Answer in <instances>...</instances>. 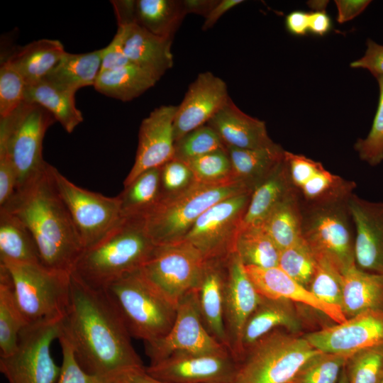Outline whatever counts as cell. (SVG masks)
<instances>
[{
	"label": "cell",
	"instance_id": "11",
	"mask_svg": "<svg viewBox=\"0 0 383 383\" xmlns=\"http://www.w3.org/2000/svg\"><path fill=\"white\" fill-rule=\"evenodd\" d=\"M50 172L84 249L97 243L122 219L118 196H106L82 188L52 165Z\"/></svg>",
	"mask_w": 383,
	"mask_h": 383
},
{
	"label": "cell",
	"instance_id": "12",
	"mask_svg": "<svg viewBox=\"0 0 383 383\" xmlns=\"http://www.w3.org/2000/svg\"><path fill=\"white\" fill-rule=\"evenodd\" d=\"M252 192L236 194L210 207L182 240L194 246L206 261L226 260L235 253Z\"/></svg>",
	"mask_w": 383,
	"mask_h": 383
},
{
	"label": "cell",
	"instance_id": "21",
	"mask_svg": "<svg viewBox=\"0 0 383 383\" xmlns=\"http://www.w3.org/2000/svg\"><path fill=\"white\" fill-rule=\"evenodd\" d=\"M313 310L285 299L262 296L243 332L242 356L248 348L274 329L283 328L296 335L306 334V329L317 324L316 316L310 313Z\"/></svg>",
	"mask_w": 383,
	"mask_h": 383
},
{
	"label": "cell",
	"instance_id": "24",
	"mask_svg": "<svg viewBox=\"0 0 383 383\" xmlns=\"http://www.w3.org/2000/svg\"><path fill=\"white\" fill-rule=\"evenodd\" d=\"M226 147L257 149L273 145L263 121L252 117L240 110L232 101L208 122Z\"/></svg>",
	"mask_w": 383,
	"mask_h": 383
},
{
	"label": "cell",
	"instance_id": "55",
	"mask_svg": "<svg viewBox=\"0 0 383 383\" xmlns=\"http://www.w3.org/2000/svg\"><path fill=\"white\" fill-rule=\"evenodd\" d=\"M309 13L295 11L289 13L285 19L288 31L296 35H304L309 31Z\"/></svg>",
	"mask_w": 383,
	"mask_h": 383
},
{
	"label": "cell",
	"instance_id": "5",
	"mask_svg": "<svg viewBox=\"0 0 383 383\" xmlns=\"http://www.w3.org/2000/svg\"><path fill=\"white\" fill-rule=\"evenodd\" d=\"M118 309L131 337L150 343L171 329L177 306L144 275L141 269L130 272L104 289Z\"/></svg>",
	"mask_w": 383,
	"mask_h": 383
},
{
	"label": "cell",
	"instance_id": "46",
	"mask_svg": "<svg viewBox=\"0 0 383 383\" xmlns=\"http://www.w3.org/2000/svg\"><path fill=\"white\" fill-rule=\"evenodd\" d=\"M377 80L379 96L372 126L367 136L358 139L354 146L360 159L372 166L383 161V76Z\"/></svg>",
	"mask_w": 383,
	"mask_h": 383
},
{
	"label": "cell",
	"instance_id": "59",
	"mask_svg": "<svg viewBox=\"0 0 383 383\" xmlns=\"http://www.w3.org/2000/svg\"><path fill=\"white\" fill-rule=\"evenodd\" d=\"M310 7H313L317 11H324L328 1H311V3H308Z\"/></svg>",
	"mask_w": 383,
	"mask_h": 383
},
{
	"label": "cell",
	"instance_id": "29",
	"mask_svg": "<svg viewBox=\"0 0 383 383\" xmlns=\"http://www.w3.org/2000/svg\"><path fill=\"white\" fill-rule=\"evenodd\" d=\"M65 52L60 41L40 39L16 49L5 60L21 74L28 85L43 79Z\"/></svg>",
	"mask_w": 383,
	"mask_h": 383
},
{
	"label": "cell",
	"instance_id": "18",
	"mask_svg": "<svg viewBox=\"0 0 383 383\" xmlns=\"http://www.w3.org/2000/svg\"><path fill=\"white\" fill-rule=\"evenodd\" d=\"M177 106L162 105L140 126L134 164L123 182L126 187L143 172L161 167L174 155V121Z\"/></svg>",
	"mask_w": 383,
	"mask_h": 383
},
{
	"label": "cell",
	"instance_id": "13",
	"mask_svg": "<svg viewBox=\"0 0 383 383\" xmlns=\"http://www.w3.org/2000/svg\"><path fill=\"white\" fill-rule=\"evenodd\" d=\"M206 262L199 250L181 240L157 245L141 271L177 307L182 297L199 285Z\"/></svg>",
	"mask_w": 383,
	"mask_h": 383
},
{
	"label": "cell",
	"instance_id": "10",
	"mask_svg": "<svg viewBox=\"0 0 383 383\" xmlns=\"http://www.w3.org/2000/svg\"><path fill=\"white\" fill-rule=\"evenodd\" d=\"M61 320L28 325L15 351L0 356V371L9 383H57L61 366L54 361L50 348L60 336Z\"/></svg>",
	"mask_w": 383,
	"mask_h": 383
},
{
	"label": "cell",
	"instance_id": "36",
	"mask_svg": "<svg viewBox=\"0 0 383 383\" xmlns=\"http://www.w3.org/2000/svg\"><path fill=\"white\" fill-rule=\"evenodd\" d=\"M302 210L294 189L270 212L261 224L280 250L302 237Z\"/></svg>",
	"mask_w": 383,
	"mask_h": 383
},
{
	"label": "cell",
	"instance_id": "58",
	"mask_svg": "<svg viewBox=\"0 0 383 383\" xmlns=\"http://www.w3.org/2000/svg\"><path fill=\"white\" fill-rule=\"evenodd\" d=\"M218 1V0H183L182 4L187 15L193 13L205 18Z\"/></svg>",
	"mask_w": 383,
	"mask_h": 383
},
{
	"label": "cell",
	"instance_id": "51",
	"mask_svg": "<svg viewBox=\"0 0 383 383\" xmlns=\"http://www.w3.org/2000/svg\"><path fill=\"white\" fill-rule=\"evenodd\" d=\"M367 50L362 57L353 62V68H363L370 72L376 78L383 76V45L367 39Z\"/></svg>",
	"mask_w": 383,
	"mask_h": 383
},
{
	"label": "cell",
	"instance_id": "33",
	"mask_svg": "<svg viewBox=\"0 0 383 383\" xmlns=\"http://www.w3.org/2000/svg\"><path fill=\"white\" fill-rule=\"evenodd\" d=\"M74 95L42 79L26 86L24 101L43 107L71 133L83 121V116L75 104Z\"/></svg>",
	"mask_w": 383,
	"mask_h": 383
},
{
	"label": "cell",
	"instance_id": "54",
	"mask_svg": "<svg viewBox=\"0 0 383 383\" xmlns=\"http://www.w3.org/2000/svg\"><path fill=\"white\" fill-rule=\"evenodd\" d=\"M118 26H125L135 23V1L115 0L111 1Z\"/></svg>",
	"mask_w": 383,
	"mask_h": 383
},
{
	"label": "cell",
	"instance_id": "44",
	"mask_svg": "<svg viewBox=\"0 0 383 383\" xmlns=\"http://www.w3.org/2000/svg\"><path fill=\"white\" fill-rule=\"evenodd\" d=\"M226 149V146L217 133L206 124L190 131L174 143V158L184 162Z\"/></svg>",
	"mask_w": 383,
	"mask_h": 383
},
{
	"label": "cell",
	"instance_id": "50",
	"mask_svg": "<svg viewBox=\"0 0 383 383\" xmlns=\"http://www.w3.org/2000/svg\"><path fill=\"white\" fill-rule=\"evenodd\" d=\"M131 63L124 52L123 30L118 27L111 43L102 48L101 72L116 70Z\"/></svg>",
	"mask_w": 383,
	"mask_h": 383
},
{
	"label": "cell",
	"instance_id": "23",
	"mask_svg": "<svg viewBox=\"0 0 383 383\" xmlns=\"http://www.w3.org/2000/svg\"><path fill=\"white\" fill-rule=\"evenodd\" d=\"M245 267L250 279L261 296L285 299L310 307L324 314L335 323L346 321L340 309L320 301L309 289L296 282L279 267Z\"/></svg>",
	"mask_w": 383,
	"mask_h": 383
},
{
	"label": "cell",
	"instance_id": "40",
	"mask_svg": "<svg viewBox=\"0 0 383 383\" xmlns=\"http://www.w3.org/2000/svg\"><path fill=\"white\" fill-rule=\"evenodd\" d=\"M316 266V255L303 237L280 252L278 267L307 289Z\"/></svg>",
	"mask_w": 383,
	"mask_h": 383
},
{
	"label": "cell",
	"instance_id": "9",
	"mask_svg": "<svg viewBox=\"0 0 383 383\" xmlns=\"http://www.w3.org/2000/svg\"><path fill=\"white\" fill-rule=\"evenodd\" d=\"M348 200L319 204L301 203L302 237L316 257H322L343 274L355 266V238Z\"/></svg>",
	"mask_w": 383,
	"mask_h": 383
},
{
	"label": "cell",
	"instance_id": "41",
	"mask_svg": "<svg viewBox=\"0 0 383 383\" xmlns=\"http://www.w3.org/2000/svg\"><path fill=\"white\" fill-rule=\"evenodd\" d=\"M348 357L320 352L299 369L291 383H338Z\"/></svg>",
	"mask_w": 383,
	"mask_h": 383
},
{
	"label": "cell",
	"instance_id": "2",
	"mask_svg": "<svg viewBox=\"0 0 383 383\" xmlns=\"http://www.w3.org/2000/svg\"><path fill=\"white\" fill-rule=\"evenodd\" d=\"M50 165L16 190L0 209L16 216L28 228L46 267L72 272L84 246L50 172Z\"/></svg>",
	"mask_w": 383,
	"mask_h": 383
},
{
	"label": "cell",
	"instance_id": "26",
	"mask_svg": "<svg viewBox=\"0 0 383 383\" xmlns=\"http://www.w3.org/2000/svg\"><path fill=\"white\" fill-rule=\"evenodd\" d=\"M123 30V49L128 60L159 79L174 64L172 40L155 35L136 23L118 26Z\"/></svg>",
	"mask_w": 383,
	"mask_h": 383
},
{
	"label": "cell",
	"instance_id": "52",
	"mask_svg": "<svg viewBox=\"0 0 383 383\" xmlns=\"http://www.w3.org/2000/svg\"><path fill=\"white\" fill-rule=\"evenodd\" d=\"M105 379L107 383H167L148 373L145 366L124 370Z\"/></svg>",
	"mask_w": 383,
	"mask_h": 383
},
{
	"label": "cell",
	"instance_id": "1",
	"mask_svg": "<svg viewBox=\"0 0 383 383\" xmlns=\"http://www.w3.org/2000/svg\"><path fill=\"white\" fill-rule=\"evenodd\" d=\"M87 373L104 379L143 367L123 318L105 290L93 288L71 272L61 334Z\"/></svg>",
	"mask_w": 383,
	"mask_h": 383
},
{
	"label": "cell",
	"instance_id": "49",
	"mask_svg": "<svg viewBox=\"0 0 383 383\" xmlns=\"http://www.w3.org/2000/svg\"><path fill=\"white\" fill-rule=\"evenodd\" d=\"M62 362L57 383H107L105 379L85 372L77 362L72 348L62 336L58 338Z\"/></svg>",
	"mask_w": 383,
	"mask_h": 383
},
{
	"label": "cell",
	"instance_id": "17",
	"mask_svg": "<svg viewBox=\"0 0 383 383\" xmlns=\"http://www.w3.org/2000/svg\"><path fill=\"white\" fill-rule=\"evenodd\" d=\"M303 335L321 352L350 356L358 350L383 345V312L362 313Z\"/></svg>",
	"mask_w": 383,
	"mask_h": 383
},
{
	"label": "cell",
	"instance_id": "61",
	"mask_svg": "<svg viewBox=\"0 0 383 383\" xmlns=\"http://www.w3.org/2000/svg\"><path fill=\"white\" fill-rule=\"evenodd\" d=\"M379 383H383V379H382V380Z\"/></svg>",
	"mask_w": 383,
	"mask_h": 383
},
{
	"label": "cell",
	"instance_id": "43",
	"mask_svg": "<svg viewBox=\"0 0 383 383\" xmlns=\"http://www.w3.org/2000/svg\"><path fill=\"white\" fill-rule=\"evenodd\" d=\"M344 369L349 383H379L383 379V345L354 353Z\"/></svg>",
	"mask_w": 383,
	"mask_h": 383
},
{
	"label": "cell",
	"instance_id": "30",
	"mask_svg": "<svg viewBox=\"0 0 383 383\" xmlns=\"http://www.w3.org/2000/svg\"><path fill=\"white\" fill-rule=\"evenodd\" d=\"M102 49L86 53L65 52L60 62L43 79L72 94L94 86L101 72Z\"/></svg>",
	"mask_w": 383,
	"mask_h": 383
},
{
	"label": "cell",
	"instance_id": "6",
	"mask_svg": "<svg viewBox=\"0 0 383 383\" xmlns=\"http://www.w3.org/2000/svg\"><path fill=\"white\" fill-rule=\"evenodd\" d=\"M320 352L303 335L274 329L244 351L232 383H291Z\"/></svg>",
	"mask_w": 383,
	"mask_h": 383
},
{
	"label": "cell",
	"instance_id": "56",
	"mask_svg": "<svg viewBox=\"0 0 383 383\" xmlns=\"http://www.w3.org/2000/svg\"><path fill=\"white\" fill-rule=\"evenodd\" d=\"M243 2V0H218L205 17L201 29L206 30L211 28L224 13Z\"/></svg>",
	"mask_w": 383,
	"mask_h": 383
},
{
	"label": "cell",
	"instance_id": "27",
	"mask_svg": "<svg viewBox=\"0 0 383 383\" xmlns=\"http://www.w3.org/2000/svg\"><path fill=\"white\" fill-rule=\"evenodd\" d=\"M341 310L346 319L368 311L383 312V274L356 265L345 272Z\"/></svg>",
	"mask_w": 383,
	"mask_h": 383
},
{
	"label": "cell",
	"instance_id": "28",
	"mask_svg": "<svg viewBox=\"0 0 383 383\" xmlns=\"http://www.w3.org/2000/svg\"><path fill=\"white\" fill-rule=\"evenodd\" d=\"M232 177L251 191L283 162L285 152L279 145L257 149L226 147Z\"/></svg>",
	"mask_w": 383,
	"mask_h": 383
},
{
	"label": "cell",
	"instance_id": "60",
	"mask_svg": "<svg viewBox=\"0 0 383 383\" xmlns=\"http://www.w3.org/2000/svg\"><path fill=\"white\" fill-rule=\"evenodd\" d=\"M338 383H349V381L348 379V377H347V375H346V373H345V370L344 368H343V370L342 371L340 379H339Z\"/></svg>",
	"mask_w": 383,
	"mask_h": 383
},
{
	"label": "cell",
	"instance_id": "48",
	"mask_svg": "<svg viewBox=\"0 0 383 383\" xmlns=\"http://www.w3.org/2000/svg\"><path fill=\"white\" fill-rule=\"evenodd\" d=\"M196 181L184 162L173 158L160 167L161 195L180 192Z\"/></svg>",
	"mask_w": 383,
	"mask_h": 383
},
{
	"label": "cell",
	"instance_id": "8",
	"mask_svg": "<svg viewBox=\"0 0 383 383\" xmlns=\"http://www.w3.org/2000/svg\"><path fill=\"white\" fill-rule=\"evenodd\" d=\"M0 264L9 273L16 301L28 324L62 318L69 302L71 272L42 263Z\"/></svg>",
	"mask_w": 383,
	"mask_h": 383
},
{
	"label": "cell",
	"instance_id": "45",
	"mask_svg": "<svg viewBox=\"0 0 383 383\" xmlns=\"http://www.w3.org/2000/svg\"><path fill=\"white\" fill-rule=\"evenodd\" d=\"M184 162L199 182L221 183L234 180L227 148L209 152Z\"/></svg>",
	"mask_w": 383,
	"mask_h": 383
},
{
	"label": "cell",
	"instance_id": "34",
	"mask_svg": "<svg viewBox=\"0 0 383 383\" xmlns=\"http://www.w3.org/2000/svg\"><path fill=\"white\" fill-rule=\"evenodd\" d=\"M42 263L35 240L14 214L0 209V262Z\"/></svg>",
	"mask_w": 383,
	"mask_h": 383
},
{
	"label": "cell",
	"instance_id": "35",
	"mask_svg": "<svg viewBox=\"0 0 383 383\" xmlns=\"http://www.w3.org/2000/svg\"><path fill=\"white\" fill-rule=\"evenodd\" d=\"M186 15L182 1H135V23L160 37L173 40Z\"/></svg>",
	"mask_w": 383,
	"mask_h": 383
},
{
	"label": "cell",
	"instance_id": "7",
	"mask_svg": "<svg viewBox=\"0 0 383 383\" xmlns=\"http://www.w3.org/2000/svg\"><path fill=\"white\" fill-rule=\"evenodd\" d=\"M56 121L40 105L24 101L9 116L0 118V158L11 161L16 173V189L37 177L45 167L43 143Z\"/></svg>",
	"mask_w": 383,
	"mask_h": 383
},
{
	"label": "cell",
	"instance_id": "14",
	"mask_svg": "<svg viewBox=\"0 0 383 383\" xmlns=\"http://www.w3.org/2000/svg\"><path fill=\"white\" fill-rule=\"evenodd\" d=\"M145 350L150 360V365H152L178 353H206L228 349L206 328L195 290H192L179 301L175 320L170 331L160 339L145 343Z\"/></svg>",
	"mask_w": 383,
	"mask_h": 383
},
{
	"label": "cell",
	"instance_id": "19",
	"mask_svg": "<svg viewBox=\"0 0 383 383\" xmlns=\"http://www.w3.org/2000/svg\"><path fill=\"white\" fill-rule=\"evenodd\" d=\"M230 99L226 83L221 78L209 71L199 74L177 106L174 121V141L207 124Z\"/></svg>",
	"mask_w": 383,
	"mask_h": 383
},
{
	"label": "cell",
	"instance_id": "57",
	"mask_svg": "<svg viewBox=\"0 0 383 383\" xmlns=\"http://www.w3.org/2000/svg\"><path fill=\"white\" fill-rule=\"evenodd\" d=\"M331 28V20L325 11H316L309 13V31L323 36Z\"/></svg>",
	"mask_w": 383,
	"mask_h": 383
},
{
	"label": "cell",
	"instance_id": "16",
	"mask_svg": "<svg viewBox=\"0 0 383 383\" xmlns=\"http://www.w3.org/2000/svg\"><path fill=\"white\" fill-rule=\"evenodd\" d=\"M261 298L239 256L232 254L226 261L223 321L228 348L237 362L242 357L244 328Z\"/></svg>",
	"mask_w": 383,
	"mask_h": 383
},
{
	"label": "cell",
	"instance_id": "42",
	"mask_svg": "<svg viewBox=\"0 0 383 383\" xmlns=\"http://www.w3.org/2000/svg\"><path fill=\"white\" fill-rule=\"evenodd\" d=\"M316 260V269L309 290L322 302L341 310L343 274L327 260L322 257Z\"/></svg>",
	"mask_w": 383,
	"mask_h": 383
},
{
	"label": "cell",
	"instance_id": "38",
	"mask_svg": "<svg viewBox=\"0 0 383 383\" xmlns=\"http://www.w3.org/2000/svg\"><path fill=\"white\" fill-rule=\"evenodd\" d=\"M118 196L122 218L144 216L161 196L160 167L141 173Z\"/></svg>",
	"mask_w": 383,
	"mask_h": 383
},
{
	"label": "cell",
	"instance_id": "3",
	"mask_svg": "<svg viewBox=\"0 0 383 383\" xmlns=\"http://www.w3.org/2000/svg\"><path fill=\"white\" fill-rule=\"evenodd\" d=\"M156 246L142 217L122 218L101 240L84 249L72 272L89 286L104 290L123 276L141 269Z\"/></svg>",
	"mask_w": 383,
	"mask_h": 383
},
{
	"label": "cell",
	"instance_id": "31",
	"mask_svg": "<svg viewBox=\"0 0 383 383\" xmlns=\"http://www.w3.org/2000/svg\"><path fill=\"white\" fill-rule=\"evenodd\" d=\"M294 189L284 157L273 172L253 189L243 226L261 225L276 206Z\"/></svg>",
	"mask_w": 383,
	"mask_h": 383
},
{
	"label": "cell",
	"instance_id": "20",
	"mask_svg": "<svg viewBox=\"0 0 383 383\" xmlns=\"http://www.w3.org/2000/svg\"><path fill=\"white\" fill-rule=\"evenodd\" d=\"M290 181L304 204H319L345 201L355 184L326 170L321 162L302 155L285 152Z\"/></svg>",
	"mask_w": 383,
	"mask_h": 383
},
{
	"label": "cell",
	"instance_id": "39",
	"mask_svg": "<svg viewBox=\"0 0 383 383\" xmlns=\"http://www.w3.org/2000/svg\"><path fill=\"white\" fill-rule=\"evenodd\" d=\"M281 250L262 225L243 226L235 252L245 266L260 268L278 267Z\"/></svg>",
	"mask_w": 383,
	"mask_h": 383
},
{
	"label": "cell",
	"instance_id": "32",
	"mask_svg": "<svg viewBox=\"0 0 383 383\" xmlns=\"http://www.w3.org/2000/svg\"><path fill=\"white\" fill-rule=\"evenodd\" d=\"M158 80L148 70L131 63L116 70L100 72L94 87L104 95L128 101L152 87Z\"/></svg>",
	"mask_w": 383,
	"mask_h": 383
},
{
	"label": "cell",
	"instance_id": "37",
	"mask_svg": "<svg viewBox=\"0 0 383 383\" xmlns=\"http://www.w3.org/2000/svg\"><path fill=\"white\" fill-rule=\"evenodd\" d=\"M28 325L16 301L9 273L0 264V356L15 351L19 335Z\"/></svg>",
	"mask_w": 383,
	"mask_h": 383
},
{
	"label": "cell",
	"instance_id": "53",
	"mask_svg": "<svg viewBox=\"0 0 383 383\" xmlns=\"http://www.w3.org/2000/svg\"><path fill=\"white\" fill-rule=\"evenodd\" d=\"M368 0H336L337 21L343 23L360 15L370 4Z\"/></svg>",
	"mask_w": 383,
	"mask_h": 383
},
{
	"label": "cell",
	"instance_id": "47",
	"mask_svg": "<svg viewBox=\"0 0 383 383\" xmlns=\"http://www.w3.org/2000/svg\"><path fill=\"white\" fill-rule=\"evenodd\" d=\"M26 82L6 60L0 67V118L15 111L25 100Z\"/></svg>",
	"mask_w": 383,
	"mask_h": 383
},
{
	"label": "cell",
	"instance_id": "15",
	"mask_svg": "<svg viewBox=\"0 0 383 383\" xmlns=\"http://www.w3.org/2000/svg\"><path fill=\"white\" fill-rule=\"evenodd\" d=\"M238 362L228 350L215 353H178L145 367L167 383H232Z\"/></svg>",
	"mask_w": 383,
	"mask_h": 383
},
{
	"label": "cell",
	"instance_id": "22",
	"mask_svg": "<svg viewBox=\"0 0 383 383\" xmlns=\"http://www.w3.org/2000/svg\"><path fill=\"white\" fill-rule=\"evenodd\" d=\"M347 205L355 228L356 266L383 274V202L369 201L352 194Z\"/></svg>",
	"mask_w": 383,
	"mask_h": 383
},
{
	"label": "cell",
	"instance_id": "4",
	"mask_svg": "<svg viewBox=\"0 0 383 383\" xmlns=\"http://www.w3.org/2000/svg\"><path fill=\"white\" fill-rule=\"evenodd\" d=\"M246 192H252L231 180L221 183L195 181L187 188L161 195L143 219L147 233L157 245L183 240L196 220L219 201Z\"/></svg>",
	"mask_w": 383,
	"mask_h": 383
},
{
	"label": "cell",
	"instance_id": "25",
	"mask_svg": "<svg viewBox=\"0 0 383 383\" xmlns=\"http://www.w3.org/2000/svg\"><path fill=\"white\" fill-rule=\"evenodd\" d=\"M227 260L206 261L200 282L194 290L206 328L228 350L223 321Z\"/></svg>",
	"mask_w": 383,
	"mask_h": 383
}]
</instances>
